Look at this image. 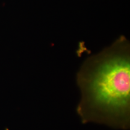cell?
I'll list each match as a JSON object with an SVG mask.
<instances>
[{
    "instance_id": "obj_1",
    "label": "cell",
    "mask_w": 130,
    "mask_h": 130,
    "mask_svg": "<svg viewBox=\"0 0 130 130\" xmlns=\"http://www.w3.org/2000/svg\"><path fill=\"white\" fill-rule=\"evenodd\" d=\"M83 123L130 127V44L121 36L109 47L85 60L77 74Z\"/></svg>"
}]
</instances>
